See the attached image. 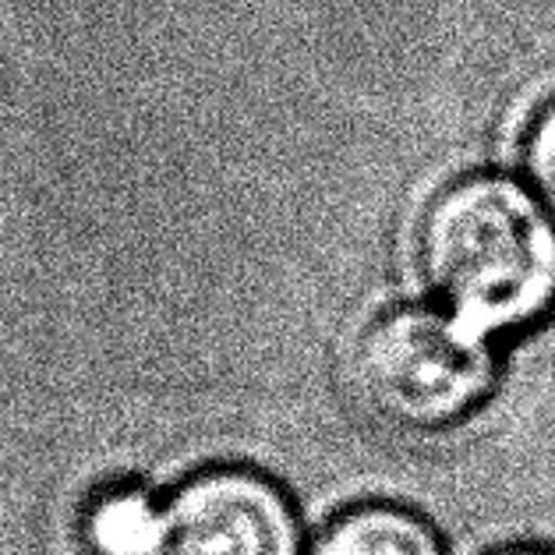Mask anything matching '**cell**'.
Listing matches in <instances>:
<instances>
[{"label":"cell","instance_id":"6da1fadb","mask_svg":"<svg viewBox=\"0 0 555 555\" xmlns=\"http://www.w3.org/2000/svg\"><path fill=\"white\" fill-rule=\"evenodd\" d=\"M439 308L492 340L555 308V220L527 181L478 173L431 202L417 234Z\"/></svg>","mask_w":555,"mask_h":555},{"label":"cell","instance_id":"7a4b0ae2","mask_svg":"<svg viewBox=\"0 0 555 555\" xmlns=\"http://www.w3.org/2000/svg\"><path fill=\"white\" fill-rule=\"evenodd\" d=\"M354 389L383 425L436 436L481 408L495 386L492 340L446 308H392L358 340Z\"/></svg>","mask_w":555,"mask_h":555},{"label":"cell","instance_id":"3957f363","mask_svg":"<svg viewBox=\"0 0 555 555\" xmlns=\"http://www.w3.org/2000/svg\"><path fill=\"white\" fill-rule=\"evenodd\" d=\"M153 555H305L297 509L273 478L212 467L164 499Z\"/></svg>","mask_w":555,"mask_h":555},{"label":"cell","instance_id":"277c9868","mask_svg":"<svg viewBox=\"0 0 555 555\" xmlns=\"http://www.w3.org/2000/svg\"><path fill=\"white\" fill-rule=\"evenodd\" d=\"M308 555H446L439 531L397 503H361L333 517Z\"/></svg>","mask_w":555,"mask_h":555},{"label":"cell","instance_id":"5b68a950","mask_svg":"<svg viewBox=\"0 0 555 555\" xmlns=\"http://www.w3.org/2000/svg\"><path fill=\"white\" fill-rule=\"evenodd\" d=\"M159 524H164L159 499L139 485H117L86 503L78 538L86 555H153Z\"/></svg>","mask_w":555,"mask_h":555},{"label":"cell","instance_id":"8992f818","mask_svg":"<svg viewBox=\"0 0 555 555\" xmlns=\"http://www.w3.org/2000/svg\"><path fill=\"white\" fill-rule=\"evenodd\" d=\"M524 173L555 220V96L531 117L524 134Z\"/></svg>","mask_w":555,"mask_h":555},{"label":"cell","instance_id":"52a82bcc","mask_svg":"<svg viewBox=\"0 0 555 555\" xmlns=\"http://www.w3.org/2000/svg\"><path fill=\"white\" fill-rule=\"evenodd\" d=\"M492 555H555V552L534 548V545H517V548H503V552H492Z\"/></svg>","mask_w":555,"mask_h":555}]
</instances>
